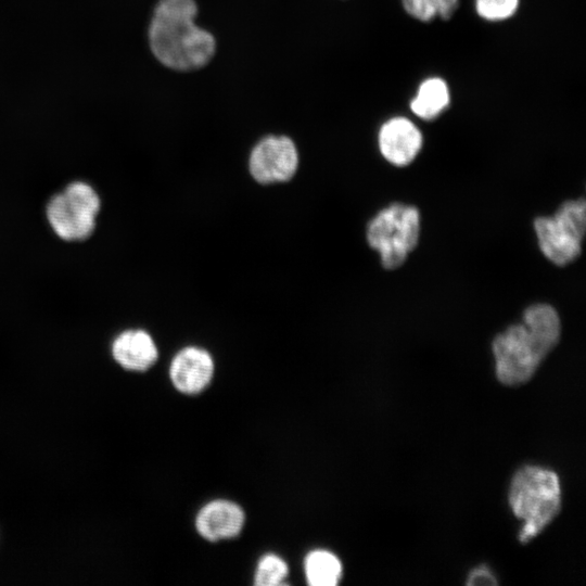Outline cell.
Segmentation results:
<instances>
[{"label": "cell", "mask_w": 586, "mask_h": 586, "mask_svg": "<svg viewBox=\"0 0 586 586\" xmlns=\"http://www.w3.org/2000/svg\"><path fill=\"white\" fill-rule=\"evenodd\" d=\"M215 364L212 355L199 346H186L173 357L169 378L173 386L181 394L196 395L212 382Z\"/></svg>", "instance_id": "ba28073f"}, {"label": "cell", "mask_w": 586, "mask_h": 586, "mask_svg": "<svg viewBox=\"0 0 586 586\" xmlns=\"http://www.w3.org/2000/svg\"><path fill=\"white\" fill-rule=\"evenodd\" d=\"M405 11L413 18L430 22L435 17L448 20L458 8V0H402Z\"/></svg>", "instance_id": "5bb4252c"}, {"label": "cell", "mask_w": 586, "mask_h": 586, "mask_svg": "<svg viewBox=\"0 0 586 586\" xmlns=\"http://www.w3.org/2000/svg\"><path fill=\"white\" fill-rule=\"evenodd\" d=\"M114 360L124 369L142 372L150 369L158 358L155 341L142 329L120 332L112 342Z\"/></svg>", "instance_id": "8fae6325"}, {"label": "cell", "mask_w": 586, "mask_h": 586, "mask_svg": "<svg viewBox=\"0 0 586 586\" xmlns=\"http://www.w3.org/2000/svg\"><path fill=\"white\" fill-rule=\"evenodd\" d=\"M509 504L515 517L524 522L519 540L526 544L560 512L561 488L557 474L535 466L521 468L512 477Z\"/></svg>", "instance_id": "3957f363"}, {"label": "cell", "mask_w": 586, "mask_h": 586, "mask_svg": "<svg viewBox=\"0 0 586 586\" xmlns=\"http://www.w3.org/2000/svg\"><path fill=\"white\" fill-rule=\"evenodd\" d=\"M533 226L543 255L553 265L566 266L582 252L586 202L584 198L568 200L551 216L536 217Z\"/></svg>", "instance_id": "5b68a950"}, {"label": "cell", "mask_w": 586, "mask_h": 586, "mask_svg": "<svg viewBox=\"0 0 586 586\" xmlns=\"http://www.w3.org/2000/svg\"><path fill=\"white\" fill-rule=\"evenodd\" d=\"M289 575L288 563L275 553L264 555L256 566L254 584L257 586L284 585Z\"/></svg>", "instance_id": "9a60e30c"}, {"label": "cell", "mask_w": 586, "mask_h": 586, "mask_svg": "<svg viewBox=\"0 0 586 586\" xmlns=\"http://www.w3.org/2000/svg\"><path fill=\"white\" fill-rule=\"evenodd\" d=\"M100 209L101 200L95 189L77 180L50 198L46 216L56 237L77 242L93 233Z\"/></svg>", "instance_id": "8992f818"}, {"label": "cell", "mask_w": 586, "mask_h": 586, "mask_svg": "<svg viewBox=\"0 0 586 586\" xmlns=\"http://www.w3.org/2000/svg\"><path fill=\"white\" fill-rule=\"evenodd\" d=\"M194 0H160L149 26V43L154 56L176 71H194L206 65L215 53V38L199 27Z\"/></svg>", "instance_id": "7a4b0ae2"}, {"label": "cell", "mask_w": 586, "mask_h": 586, "mask_svg": "<svg viewBox=\"0 0 586 586\" xmlns=\"http://www.w3.org/2000/svg\"><path fill=\"white\" fill-rule=\"evenodd\" d=\"M423 143L419 128L406 117L386 120L378 135L379 150L384 160L397 167L412 163Z\"/></svg>", "instance_id": "9c48e42d"}, {"label": "cell", "mask_w": 586, "mask_h": 586, "mask_svg": "<svg viewBox=\"0 0 586 586\" xmlns=\"http://www.w3.org/2000/svg\"><path fill=\"white\" fill-rule=\"evenodd\" d=\"M244 523L245 513L242 507L228 499L208 501L195 517L196 532L212 543L237 537Z\"/></svg>", "instance_id": "30bf717a"}, {"label": "cell", "mask_w": 586, "mask_h": 586, "mask_svg": "<svg viewBox=\"0 0 586 586\" xmlns=\"http://www.w3.org/2000/svg\"><path fill=\"white\" fill-rule=\"evenodd\" d=\"M298 152L286 136H267L256 143L249 157V170L260 184L289 181L298 168Z\"/></svg>", "instance_id": "52a82bcc"}, {"label": "cell", "mask_w": 586, "mask_h": 586, "mask_svg": "<svg viewBox=\"0 0 586 586\" xmlns=\"http://www.w3.org/2000/svg\"><path fill=\"white\" fill-rule=\"evenodd\" d=\"M468 585H496L497 582L488 568H475L469 575Z\"/></svg>", "instance_id": "e0dca14e"}, {"label": "cell", "mask_w": 586, "mask_h": 586, "mask_svg": "<svg viewBox=\"0 0 586 586\" xmlns=\"http://www.w3.org/2000/svg\"><path fill=\"white\" fill-rule=\"evenodd\" d=\"M519 0H476L477 14L486 21H502L512 16Z\"/></svg>", "instance_id": "2e32d148"}, {"label": "cell", "mask_w": 586, "mask_h": 586, "mask_svg": "<svg viewBox=\"0 0 586 586\" xmlns=\"http://www.w3.org/2000/svg\"><path fill=\"white\" fill-rule=\"evenodd\" d=\"M449 102L447 84L442 78L432 77L420 84L416 97L410 102V109L418 117L431 120L440 116Z\"/></svg>", "instance_id": "7c38bea8"}, {"label": "cell", "mask_w": 586, "mask_h": 586, "mask_svg": "<svg viewBox=\"0 0 586 586\" xmlns=\"http://www.w3.org/2000/svg\"><path fill=\"white\" fill-rule=\"evenodd\" d=\"M560 336L561 320L555 307L536 303L525 308L521 323L511 324L493 340L498 381L508 386L530 381Z\"/></svg>", "instance_id": "6da1fadb"}, {"label": "cell", "mask_w": 586, "mask_h": 586, "mask_svg": "<svg viewBox=\"0 0 586 586\" xmlns=\"http://www.w3.org/2000/svg\"><path fill=\"white\" fill-rule=\"evenodd\" d=\"M420 232L419 209L413 205L392 203L369 220L366 239L379 253L382 267L394 270L404 265L417 247Z\"/></svg>", "instance_id": "277c9868"}, {"label": "cell", "mask_w": 586, "mask_h": 586, "mask_svg": "<svg viewBox=\"0 0 586 586\" xmlns=\"http://www.w3.org/2000/svg\"><path fill=\"white\" fill-rule=\"evenodd\" d=\"M304 572L310 586H335L342 578L343 566L331 551L315 549L304 559Z\"/></svg>", "instance_id": "4fadbf2b"}]
</instances>
